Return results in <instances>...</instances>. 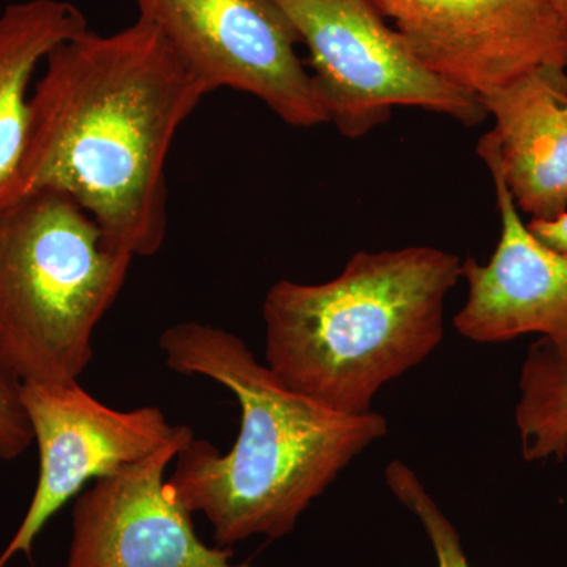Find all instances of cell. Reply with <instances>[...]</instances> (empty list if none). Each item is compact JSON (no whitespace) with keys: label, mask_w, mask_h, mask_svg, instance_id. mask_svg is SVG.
<instances>
[{"label":"cell","mask_w":567,"mask_h":567,"mask_svg":"<svg viewBox=\"0 0 567 567\" xmlns=\"http://www.w3.org/2000/svg\"><path fill=\"white\" fill-rule=\"evenodd\" d=\"M210 93L142 18L59 44L31 93L24 148L0 207L55 189L95 219L111 249L155 256L167 234V156Z\"/></svg>","instance_id":"obj_1"},{"label":"cell","mask_w":567,"mask_h":567,"mask_svg":"<svg viewBox=\"0 0 567 567\" xmlns=\"http://www.w3.org/2000/svg\"><path fill=\"white\" fill-rule=\"evenodd\" d=\"M159 347L173 371L219 383L240 406V431L227 453L193 439L166 480L186 509L207 517L216 546L289 535L347 466L388 434L386 417L374 410L344 415L297 393L224 328L173 324Z\"/></svg>","instance_id":"obj_2"},{"label":"cell","mask_w":567,"mask_h":567,"mask_svg":"<svg viewBox=\"0 0 567 567\" xmlns=\"http://www.w3.org/2000/svg\"><path fill=\"white\" fill-rule=\"evenodd\" d=\"M456 254L432 246L360 251L322 284L276 282L262 305L267 365L287 386L344 415L372 412L394 380L445 336Z\"/></svg>","instance_id":"obj_3"},{"label":"cell","mask_w":567,"mask_h":567,"mask_svg":"<svg viewBox=\"0 0 567 567\" xmlns=\"http://www.w3.org/2000/svg\"><path fill=\"white\" fill-rule=\"evenodd\" d=\"M132 262L69 194L40 189L2 205L0 365L20 383L80 379Z\"/></svg>","instance_id":"obj_4"},{"label":"cell","mask_w":567,"mask_h":567,"mask_svg":"<svg viewBox=\"0 0 567 567\" xmlns=\"http://www.w3.org/2000/svg\"><path fill=\"white\" fill-rule=\"evenodd\" d=\"M309 52L328 123L360 140L390 122L394 107H420L468 128L487 112L473 93L425 70L372 0H274Z\"/></svg>","instance_id":"obj_5"},{"label":"cell","mask_w":567,"mask_h":567,"mask_svg":"<svg viewBox=\"0 0 567 567\" xmlns=\"http://www.w3.org/2000/svg\"><path fill=\"white\" fill-rule=\"evenodd\" d=\"M207 84L256 96L295 128L328 123L292 22L274 0H134Z\"/></svg>","instance_id":"obj_6"},{"label":"cell","mask_w":567,"mask_h":567,"mask_svg":"<svg viewBox=\"0 0 567 567\" xmlns=\"http://www.w3.org/2000/svg\"><path fill=\"white\" fill-rule=\"evenodd\" d=\"M21 404L39 446V481L0 567L17 554L31 555L44 525L85 484L136 464L188 429L171 424L158 406L111 409L78 380L21 383Z\"/></svg>","instance_id":"obj_7"},{"label":"cell","mask_w":567,"mask_h":567,"mask_svg":"<svg viewBox=\"0 0 567 567\" xmlns=\"http://www.w3.org/2000/svg\"><path fill=\"white\" fill-rule=\"evenodd\" d=\"M425 70L477 99L539 66L567 69V25L546 0H372Z\"/></svg>","instance_id":"obj_8"},{"label":"cell","mask_w":567,"mask_h":567,"mask_svg":"<svg viewBox=\"0 0 567 567\" xmlns=\"http://www.w3.org/2000/svg\"><path fill=\"white\" fill-rule=\"evenodd\" d=\"M193 439L188 427L78 496L65 567H251L235 565L230 548L204 544L192 511L166 486L167 466Z\"/></svg>","instance_id":"obj_9"},{"label":"cell","mask_w":567,"mask_h":567,"mask_svg":"<svg viewBox=\"0 0 567 567\" xmlns=\"http://www.w3.org/2000/svg\"><path fill=\"white\" fill-rule=\"evenodd\" d=\"M494 181L502 233L486 264L462 262L468 295L454 317L458 334L476 344H498L537 334L567 360V254L537 240L524 223L498 164L477 147Z\"/></svg>","instance_id":"obj_10"},{"label":"cell","mask_w":567,"mask_h":567,"mask_svg":"<svg viewBox=\"0 0 567 567\" xmlns=\"http://www.w3.org/2000/svg\"><path fill=\"white\" fill-rule=\"evenodd\" d=\"M495 128L477 147L492 153L518 210L532 219L567 212V69L539 66L481 96Z\"/></svg>","instance_id":"obj_11"},{"label":"cell","mask_w":567,"mask_h":567,"mask_svg":"<svg viewBox=\"0 0 567 567\" xmlns=\"http://www.w3.org/2000/svg\"><path fill=\"white\" fill-rule=\"evenodd\" d=\"M87 31V18L66 0H22L0 11V192L24 148L33 74L54 48Z\"/></svg>","instance_id":"obj_12"},{"label":"cell","mask_w":567,"mask_h":567,"mask_svg":"<svg viewBox=\"0 0 567 567\" xmlns=\"http://www.w3.org/2000/svg\"><path fill=\"white\" fill-rule=\"evenodd\" d=\"M514 417L525 461L563 457L567 446V360L540 339L529 347L522 363Z\"/></svg>","instance_id":"obj_13"},{"label":"cell","mask_w":567,"mask_h":567,"mask_svg":"<svg viewBox=\"0 0 567 567\" xmlns=\"http://www.w3.org/2000/svg\"><path fill=\"white\" fill-rule=\"evenodd\" d=\"M388 487L423 525L434 547L436 567H470L457 529L451 524L416 473L402 461H393L385 470Z\"/></svg>","instance_id":"obj_14"},{"label":"cell","mask_w":567,"mask_h":567,"mask_svg":"<svg viewBox=\"0 0 567 567\" xmlns=\"http://www.w3.org/2000/svg\"><path fill=\"white\" fill-rule=\"evenodd\" d=\"M31 424L21 404V383L0 365V461H14L32 445Z\"/></svg>","instance_id":"obj_15"},{"label":"cell","mask_w":567,"mask_h":567,"mask_svg":"<svg viewBox=\"0 0 567 567\" xmlns=\"http://www.w3.org/2000/svg\"><path fill=\"white\" fill-rule=\"evenodd\" d=\"M528 229L548 248L567 254V212L555 219H532Z\"/></svg>","instance_id":"obj_16"},{"label":"cell","mask_w":567,"mask_h":567,"mask_svg":"<svg viewBox=\"0 0 567 567\" xmlns=\"http://www.w3.org/2000/svg\"><path fill=\"white\" fill-rule=\"evenodd\" d=\"M548 6L555 10V13L561 18L563 22L567 25V0H546Z\"/></svg>","instance_id":"obj_17"},{"label":"cell","mask_w":567,"mask_h":567,"mask_svg":"<svg viewBox=\"0 0 567 567\" xmlns=\"http://www.w3.org/2000/svg\"><path fill=\"white\" fill-rule=\"evenodd\" d=\"M561 461H565L567 465V446L565 447V453H563Z\"/></svg>","instance_id":"obj_18"}]
</instances>
